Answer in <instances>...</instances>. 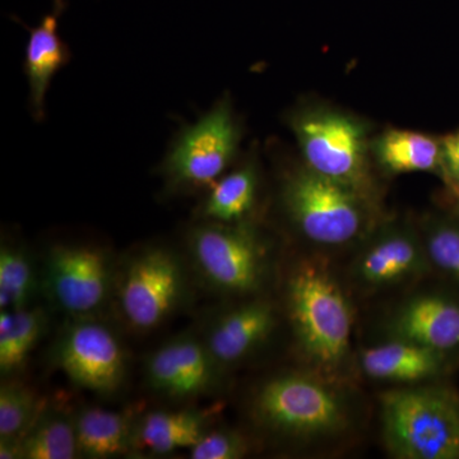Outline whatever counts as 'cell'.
I'll return each mask as SVG.
<instances>
[{"mask_svg": "<svg viewBox=\"0 0 459 459\" xmlns=\"http://www.w3.org/2000/svg\"><path fill=\"white\" fill-rule=\"evenodd\" d=\"M74 420L78 452L82 457L107 459L133 452L137 411L84 407Z\"/></svg>", "mask_w": 459, "mask_h": 459, "instance_id": "obj_14", "label": "cell"}, {"mask_svg": "<svg viewBox=\"0 0 459 459\" xmlns=\"http://www.w3.org/2000/svg\"><path fill=\"white\" fill-rule=\"evenodd\" d=\"M359 192L307 169L287 180L283 199L292 220L314 243L338 246L358 237L364 214Z\"/></svg>", "mask_w": 459, "mask_h": 459, "instance_id": "obj_4", "label": "cell"}, {"mask_svg": "<svg viewBox=\"0 0 459 459\" xmlns=\"http://www.w3.org/2000/svg\"><path fill=\"white\" fill-rule=\"evenodd\" d=\"M80 455L74 420L41 410L22 439V459H74Z\"/></svg>", "mask_w": 459, "mask_h": 459, "instance_id": "obj_21", "label": "cell"}, {"mask_svg": "<svg viewBox=\"0 0 459 459\" xmlns=\"http://www.w3.org/2000/svg\"><path fill=\"white\" fill-rule=\"evenodd\" d=\"M421 255L412 238L392 235L376 244L359 264L362 279L373 285H385L418 270Z\"/></svg>", "mask_w": 459, "mask_h": 459, "instance_id": "obj_20", "label": "cell"}, {"mask_svg": "<svg viewBox=\"0 0 459 459\" xmlns=\"http://www.w3.org/2000/svg\"><path fill=\"white\" fill-rule=\"evenodd\" d=\"M0 458L22 459V440L14 437L0 439Z\"/></svg>", "mask_w": 459, "mask_h": 459, "instance_id": "obj_28", "label": "cell"}, {"mask_svg": "<svg viewBox=\"0 0 459 459\" xmlns=\"http://www.w3.org/2000/svg\"><path fill=\"white\" fill-rule=\"evenodd\" d=\"M276 316L270 303L258 300L230 310L217 320L205 337V346L220 367L243 360L272 333Z\"/></svg>", "mask_w": 459, "mask_h": 459, "instance_id": "obj_12", "label": "cell"}, {"mask_svg": "<svg viewBox=\"0 0 459 459\" xmlns=\"http://www.w3.org/2000/svg\"><path fill=\"white\" fill-rule=\"evenodd\" d=\"M287 305L299 343L310 360L336 369L350 353L352 316L349 300L319 262L300 263L287 282Z\"/></svg>", "mask_w": 459, "mask_h": 459, "instance_id": "obj_2", "label": "cell"}, {"mask_svg": "<svg viewBox=\"0 0 459 459\" xmlns=\"http://www.w3.org/2000/svg\"><path fill=\"white\" fill-rule=\"evenodd\" d=\"M253 412L263 427L290 437L333 434L347 422L342 403L333 391L298 374L265 382L256 392Z\"/></svg>", "mask_w": 459, "mask_h": 459, "instance_id": "obj_3", "label": "cell"}, {"mask_svg": "<svg viewBox=\"0 0 459 459\" xmlns=\"http://www.w3.org/2000/svg\"><path fill=\"white\" fill-rule=\"evenodd\" d=\"M386 451L400 459H459V395L440 385L380 395Z\"/></svg>", "mask_w": 459, "mask_h": 459, "instance_id": "obj_1", "label": "cell"}, {"mask_svg": "<svg viewBox=\"0 0 459 459\" xmlns=\"http://www.w3.org/2000/svg\"><path fill=\"white\" fill-rule=\"evenodd\" d=\"M220 369L205 343L192 336L168 341L147 361L151 388L175 400L210 394L219 383Z\"/></svg>", "mask_w": 459, "mask_h": 459, "instance_id": "obj_11", "label": "cell"}, {"mask_svg": "<svg viewBox=\"0 0 459 459\" xmlns=\"http://www.w3.org/2000/svg\"><path fill=\"white\" fill-rule=\"evenodd\" d=\"M211 413L195 409L148 412L137 420L133 451L169 455L190 449L207 433Z\"/></svg>", "mask_w": 459, "mask_h": 459, "instance_id": "obj_15", "label": "cell"}, {"mask_svg": "<svg viewBox=\"0 0 459 459\" xmlns=\"http://www.w3.org/2000/svg\"><path fill=\"white\" fill-rule=\"evenodd\" d=\"M377 160L392 172L433 170L442 159L440 144L421 133L389 131L374 146Z\"/></svg>", "mask_w": 459, "mask_h": 459, "instance_id": "obj_19", "label": "cell"}, {"mask_svg": "<svg viewBox=\"0 0 459 459\" xmlns=\"http://www.w3.org/2000/svg\"><path fill=\"white\" fill-rule=\"evenodd\" d=\"M186 291L183 265L174 253L152 247L133 258L119 287L123 318L135 331L159 327L179 307Z\"/></svg>", "mask_w": 459, "mask_h": 459, "instance_id": "obj_7", "label": "cell"}, {"mask_svg": "<svg viewBox=\"0 0 459 459\" xmlns=\"http://www.w3.org/2000/svg\"><path fill=\"white\" fill-rule=\"evenodd\" d=\"M307 169L356 192L368 180L367 135L361 124L333 111H312L295 122Z\"/></svg>", "mask_w": 459, "mask_h": 459, "instance_id": "obj_5", "label": "cell"}, {"mask_svg": "<svg viewBox=\"0 0 459 459\" xmlns=\"http://www.w3.org/2000/svg\"><path fill=\"white\" fill-rule=\"evenodd\" d=\"M256 179L253 169L232 172L214 186L204 212L222 222H232L246 216L255 204Z\"/></svg>", "mask_w": 459, "mask_h": 459, "instance_id": "obj_22", "label": "cell"}, {"mask_svg": "<svg viewBox=\"0 0 459 459\" xmlns=\"http://www.w3.org/2000/svg\"><path fill=\"white\" fill-rule=\"evenodd\" d=\"M440 152L446 170L453 178L459 179V132L443 138Z\"/></svg>", "mask_w": 459, "mask_h": 459, "instance_id": "obj_27", "label": "cell"}, {"mask_svg": "<svg viewBox=\"0 0 459 459\" xmlns=\"http://www.w3.org/2000/svg\"><path fill=\"white\" fill-rule=\"evenodd\" d=\"M392 333L437 351L457 349L459 307L440 296H419L401 307L392 323Z\"/></svg>", "mask_w": 459, "mask_h": 459, "instance_id": "obj_13", "label": "cell"}, {"mask_svg": "<svg viewBox=\"0 0 459 459\" xmlns=\"http://www.w3.org/2000/svg\"><path fill=\"white\" fill-rule=\"evenodd\" d=\"M35 392L18 382L0 386V439H23L41 412Z\"/></svg>", "mask_w": 459, "mask_h": 459, "instance_id": "obj_24", "label": "cell"}, {"mask_svg": "<svg viewBox=\"0 0 459 459\" xmlns=\"http://www.w3.org/2000/svg\"><path fill=\"white\" fill-rule=\"evenodd\" d=\"M48 314L42 307L0 312V371L3 376L22 368L47 332Z\"/></svg>", "mask_w": 459, "mask_h": 459, "instance_id": "obj_18", "label": "cell"}, {"mask_svg": "<svg viewBox=\"0 0 459 459\" xmlns=\"http://www.w3.org/2000/svg\"><path fill=\"white\" fill-rule=\"evenodd\" d=\"M247 453V443L237 431L208 430L199 442L190 448L192 459H238Z\"/></svg>", "mask_w": 459, "mask_h": 459, "instance_id": "obj_25", "label": "cell"}, {"mask_svg": "<svg viewBox=\"0 0 459 459\" xmlns=\"http://www.w3.org/2000/svg\"><path fill=\"white\" fill-rule=\"evenodd\" d=\"M113 285V267L104 250L93 247H51L44 270V286L57 307L87 318L107 301Z\"/></svg>", "mask_w": 459, "mask_h": 459, "instance_id": "obj_9", "label": "cell"}, {"mask_svg": "<svg viewBox=\"0 0 459 459\" xmlns=\"http://www.w3.org/2000/svg\"><path fill=\"white\" fill-rule=\"evenodd\" d=\"M238 133L228 105L217 107L181 135L166 160L175 184L204 186L219 177L237 147Z\"/></svg>", "mask_w": 459, "mask_h": 459, "instance_id": "obj_10", "label": "cell"}, {"mask_svg": "<svg viewBox=\"0 0 459 459\" xmlns=\"http://www.w3.org/2000/svg\"><path fill=\"white\" fill-rule=\"evenodd\" d=\"M193 261L204 279L220 291L247 295L264 281L265 249L244 226H204L190 238Z\"/></svg>", "mask_w": 459, "mask_h": 459, "instance_id": "obj_6", "label": "cell"}, {"mask_svg": "<svg viewBox=\"0 0 459 459\" xmlns=\"http://www.w3.org/2000/svg\"><path fill=\"white\" fill-rule=\"evenodd\" d=\"M443 364L442 351L401 338L365 350L361 355L362 370L367 376L389 382L430 379L440 373Z\"/></svg>", "mask_w": 459, "mask_h": 459, "instance_id": "obj_16", "label": "cell"}, {"mask_svg": "<svg viewBox=\"0 0 459 459\" xmlns=\"http://www.w3.org/2000/svg\"><path fill=\"white\" fill-rule=\"evenodd\" d=\"M62 9V2L57 0L54 11L44 17L40 26L31 30L27 44L26 74L36 119H41L44 115L45 96L54 74L68 62V48L57 35V20Z\"/></svg>", "mask_w": 459, "mask_h": 459, "instance_id": "obj_17", "label": "cell"}, {"mask_svg": "<svg viewBox=\"0 0 459 459\" xmlns=\"http://www.w3.org/2000/svg\"><path fill=\"white\" fill-rule=\"evenodd\" d=\"M54 360L66 377L96 394H114L126 377V351L102 323L77 318L57 340Z\"/></svg>", "mask_w": 459, "mask_h": 459, "instance_id": "obj_8", "label": "cell"}, {"mask_svg": "<svg viewBox=\"0 0 459 459\" xmlns=\"http://www.w3.org/2000/svg\"><path fill=\"white\" fill-rule=\"evenodd\" d=\"M431 261L459 280V230L440 228L428 240Z\"/></svg>", "mask_w": 459, "mask_h": 459, "instance_id": "obj_26", "label": "cell"}, {"mask_svg": "<svg viewBox=\"0 0 459 459\" xmlns=\"http://www.w3.org/2000/svg\"><path fill=\"white\" fill-rule=\"evenodd\" d=\"M36 290L31 261L16 247H3L0 252V310L29 307Z\"/></svg>", "mask_w": 459, "mask_h": 459, "instance_id": "obj_23", "label": "cell"}]
</instances>
